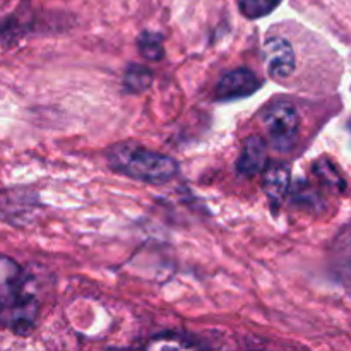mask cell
Returning a JSON list of instances; mask_svg holds the SVG:
<instances>
[{"label": "cell", "mask_w": 351, "mask_h": 351, "mask_svg": "<svg viewBox=\"0 0 351 351\" xmlns=\"http://www.w3.org/2000/svg\"><path fill=\"white\" fill-rule=\"evenodd\" d=\"M24 291V273L19 264L7 256H0V305L10 308Z\"/></svg>", "instance_id": "cell-5"}, {"label": "cell", "mask_w": 351, "mask_h": 351, "mask_svg": "<svg viewBox=\"0 0 351 351\" xmlns=\"http://www.w3.org/2000/svg\"><path fill=\"white\" fill-rule=\"evenodd\" d=\"M264 129L274 144L280 147L290 146L298 134L300 117L297 108L290 103H274L264 112L263 117Z\"/></svg>", "instance_id": "cell-2"}, {"label": "cell", "mask_w": 351, "mask_h": 351, "mask_svg": "<svg viewBox=\"0 0 351 351\" xmlns=\"http://www.w3.org/2000/svg\"><path fill=\"white\" fill-rule=\"evenodd\" d=\"M9 326L16 335H27L34 328L38 317V304L33 297H23L9 308Z\"/></svg>", "instance_id": "cell-9"}, {"label": "cell", "mask_w": 351, "mask_h": 351, "mask_svg": "<svg viewBox=\"0 0 351 351\" xmlns=\"http://www.w3.org/2000/svg\"><path fill=\"white\" fill-rule=\"evenodd\" d=\"M261 86H263V82L257 79V75L252 71L235 69L232 72H226L219 79L218 86H216V99L230 101V99L247 98V96L254 95Z\"/></svg>", "instance_id": "cell-4"}, {"label": "cell", "mask_w": 351, "mask_h": 351, "mask_svg": "<svg viewBox=\"0 0 351 351\" xmlns=\"http://www.w3.org/2000/svg\"><path fill=\"white\" fill-rule=\"evenodd\" d=\"M331 269L336 280L351 291V226L341 230L332 242Z\"/></svg>", "instance_id": "cell-6"}, {"label": "cell", "mask_w": 351, "mask_h": 351, "mask_svg": "<svg viewBox=\"0 0 351 351\" xmlns=\"http://www.w3.org/2000/svg\"><path fill=\"white\" fill-rule=\"evenodd\" d=\"M263 189L269 199L271 208L276 211L283 204L290 189V167L283 163H273L266 167L263 175Z\"/></svg>", "instance_id": "cell-7"}, {"label": "cell", "mask_w": 351, "mask_h": 351, "mask_svg": "<svg viewBox=\"0 0 351 351\" xmlns=\"http://www.w3.org/2000/svg\"><path fill=\"white\" fill-rule=\"evenodd\" d=\"M281 0H239L240 12L249 19H259L273 12Z\"/></svg>", "instance_id": "cell-13"}, {"label": "cell", "mask_w": 351, "mask_h": 351, "mask_svg": "<svg viewBox=\"0 0 351 351\" xmlns=\"http://www.w3.org/2000/svg\"><path fill=\"white\" fill-rule=\"evenodd\" d=\"M106 158L112 170L144 184H167L178 173V163L173 158L137 144H117L108 151Z\"/></svg>", "instance_id": "cell-1"}, {"label": "cell", "mask_w": 351, "mask_h": 351, "mask_svg": "<svg viewBox=\"0 0 351 351\" xmlns=\"http://www.w3.org/2000/svg\"><path fill=\"white\" fill-rule=\"evenodd\" d=\"M267 161V146L261 136H250L243 141L242 153L237 161V170L239 173L254 177L259 173Z\"/></svg>", "instance_id": "cell-8"}, {"label": "cell", "mask_w": 351, "mask_h": 351, "mask_svg": "<svg viewBox=\"0 0 351 351\" xmlns=\"http://www.w3.org/2000/svg\"><path fill=\"white\" fill-rule=\"evenodd\" d=\"M3 312H5V311H3V307H2V305H0V322L3 321Z\"/></svg>", "instance_id": "cell-15"}, {"label": "cell", "mask_w": 351, "mask_h": 351, "mask_svg": "<svg viewBox=\"0 0 351 351\" xmlns=\"http://www.w3.org/2000/svg\"><path fill=\"white\" fill-rule=\"evenodd\" d=\"M147 348H156V350H165V348H195V343L187 341L182 336L178 335H161L154 336L149 343H147Z\"/></svg>", "instance_id": "cell-14"}, {"label": "cell", "mask_w": 351, "mask_h": 351, "mask_svg": "<svg viewBox=\"0 0 351 351\" xmlns=\"http://www.w3.org/2000/svg\"><path fill=\"white\" fill-rule=\"evenodd\" d=\"M153 84V72L144 65L132 64L123 75V88L129 93H144Z\"/></svg>", "instance_id": "cell-11"}, {"label": "cell", "mask_w": 351, "mask_h": 351, "mask_svg": "<svg viewBox=\"0 0 351 351\" xmlns=\"http://www.w3.org/2000/svg\"><path fill=\"white\" fill-rule=\"evenodd\" d=\"M314 173L326 187H329L335 192H345L346 191V182L341 177L338 168L331 163L329 160L322 158L314 163Z\"/></svg>", "instance_id": "cell-10"}, {"label": "cell", "mask_w": 351, "mask_h": 351, "mask_svg": "<svg viewBox=\"0 0 351 351\" xmlns=\"http://www.w3.org/2000/svg\"><path fill=\"white\" fill-rule=\"evenodd\" d=\"M264 60H266L267 74L273 79L290 77L297 67L293 47L288 40L281 36H271L264 43Z\"/></svg>", "instance_id": "cell-3"}, {"label": "cell", "mask_w": 351, "mask_h": 351, "mask_svg": "<svg viewBox=\"0 0 351 351\" xmlns=\"http://www.w3.org/2000/svg\"><path fill=\"white\" fill-rule=\"evenodd\" d=\"M137 47L141 55L149 62H158L165 57L163 34L153 33V31H144L137 38Z\"/></svg>", "instance_id": "cell-12"}]
</instances>
